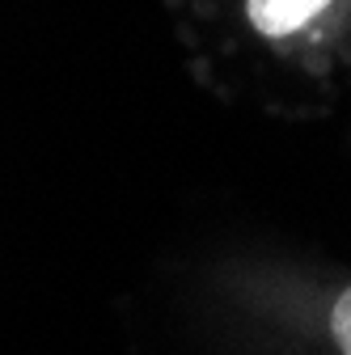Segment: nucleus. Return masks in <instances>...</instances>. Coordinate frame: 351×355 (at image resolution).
<instances>
[{
	"instance_id": "1",
	"label": "nucleus",
	"mask_w": 351,
	"mask_h": 355,
	"mask_svg": "<svg viewBox=\"0 0 351 355\" xmlns=\"http://www.w3.org/2000/svg\"><path fill=\"white\" fill-rule=\"evenodd\" d=\"M326 5H330V0H246L254 30L271 34V38H284V34L300 30L314 13H322Z\"/></svg>"
},
{
	"instance_id": "2",
	"label": "nucleus",
	"mask_w": 351,
	"mask_h": 355,
	"mask_svg": "<svg viewBox=\"0 0 351 355\" xmlns=\"http://www.w3.org/2000/svg\"><path fill=\"white\" fill-rule=\"evenodd\" d=\"M330 330H334V338H339V351H343V355H351V288L334 300Z\"/></svg>"
}]
</instances>
